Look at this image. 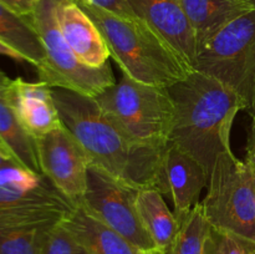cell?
Instances as JSON below:
<instances>
[{
  "label": "cell",
  "mask_w": 255,
  "mask_h": 254,
  "mask_svg": "<svg viewBox=\"0 0 255 254\" xmlns=\"http://www.w3.org/2000/svg\"><path fill=\"white\" fill-rule=\"evenodd\" d=\"M61 124L76 137L91 163L134 189L162 193L161 163L166 146L133 139L106 116L94 97L52 87Z\"/></svg>",
  "instance_id": "6da1fadb"
},
{
  "label": "cell",
  "mask_w": 255,
  "mask_h": 254,
  "mask_svg": "<svg viewBox=\"0 0 255 254\" xmlns=\"http://www.w3.org/2000/svg\"><path fill=\"white\" fill-rule=\"evenodd\" d=\"M167 90L173 104L169 142L197 159L209 176L217 158L232 151V127L246 104L223 82L196 70Z\"/></svg>",
  "instance_id": "7a4b0ae2"
},
{
  "label": "cell",
  "mask_w": 255,
  "mask_h": 254,
  "mask_svg": "<svg viewBox=\"0 0 255 254\" xmlns=\"http://www.w3.org/2000/svg\"><path fill=\"white\" fill-rule=\"evenodd\" d=\"M75 1L100 30L122 74L143 84L168 87L193 71L173 47L139 17L114 14L84 0Z\"/></svg>",
  "instance_id": "3957f363"
},
{
  "label": "cell",
  "mask_w": 255,
  "mask_h": 254,
  "mask_svg": "<svg viewBox=\"0 0 255 254\" xmlns=\"http://www.w3.org/2000/svg\"><path fill=\"white\" fill-rule=\"evenodd\" d=\"M106 116L133 139L166 146L173 122L167 87L153 86L122 74L121 80L94 97Z\"/></svg>",
  "instance_id": "277c9868"
},
{
  "label": "cell",
  "mask_w": 255,
  "mask_h": 254,
  "mask_svg": "<svg viewBox=\"0 0 255 254\" xmlns=\"http://www.w3.org/2000/svg\"><path fill=\"white\" fill-rule=\"evenodd\" d=\"M59 2L60 0H35L30 15L45 52L44 64L36 70L39 80L50 87L96 97L116 84L115 75L110 62L94 69L77 59L57 22Z\"/></svg>",
  "instance_id": "5b68a950"
},
{
  "label": "cell",
  "mask_w": 255,
  "mask_h": 254,
  "mask_svg": "<svg viewBox=\"0 0 255 254\" xmlns=\"http://www.w3.org/2000/svg\"><path fill=\"white\" fill-rule=\"evenodd\" d=\"M193 70L236 91L251 115L255 109V9L218 30L199 49Z\"/></svg>",
  "instance_id": "8992f818"
},
{
  "label": "cell",
  "mask_w": 255,
  "mask_h": 254,
  "mask_svg": "<svg viewBox=\"0 0 255 254\" xmlns=\"http://www.w3.org/2000/svg\"><path fill=\"white\" fill-rule=\"evenodd\" d=\"M202 201L212 228L255 242V169L232 151L217 158Z\"/></svg>",
  "instance_id": "52a82bcc"
},
{
  "label": "cell",
  "mask_w": 255,
  "mask_h": 254,
  "mask_svg": "<svg viewBox=\"0 0 255 254\" xmlns=\"http://www.w3.org/2000/svg\"><path fill=\"white\" fill-rule=\"evenodd\" d=\"M137 191L91 164L87 173L86 191L77 206L84 207L138 251L156 248L137 212Z\"/></svg>",
  "instance_id": "ba28073f"
},
{
  "label": "cell",
  "mask_w": 255,
  "mask_h": 254,
  "mask_svg": "<svg viewBox=\"0 0 255 254\" xmlns=\"http://www.w3.org/2000/svg\"><path fill=\"white\" fill-rule=\"evenodd\" d=\"M36 148L42 176L72 204H80L92 163L76 137L62 125L36 138Z\"/></svg>",
  "instance_id": "9c48e42d"
},
{
  "label": "cell",
  "mask_w": 255,
  "mask_h": 254,
  "mask_svg": "<svg viewBox=\"0 0 255 254\" xmlns=\"http://www.w3.org/2000/svg\"><path fill=\"white\" fill-rule=\"evenodd\" d=\"M209 176L197 159L168 142L163 149L161 163L162 194H167L173 203V213L178 223L199 203Z\"/></svg>",
  "instance_id": "30bf717a"
},
{
  "label": "cell",
  "mask_w": 255,
  "mask_h": 254,
  "mask_svg": "<svg viewBox=\"0 0 255 254\" xmlns=\"http://www.w3.org/2000/svg\"><path fill=\"white\" fill-rule=\"evenodd\" d=\"M127 2L133 14L161 35L193 70L198 49L181 0H127Z\"/></svg>",
  "instance_id": "8fae6325"
},
{
  "label": "cell",
  "mask_w": 255,
  "mask_h": 254,
  "mask_svg": "<svg viewBox=\"0 0 255 254\" xmlns=\"http://www.w3.org/2000/svg\"><path fill=\"white\" fill-rule=\"evenodd\" d=\"M5 94L21 124L35 138L62 126L49 85L17 77L5 86Z\"/></svg>",
  "instance_id": "7c38bea8"
},
{
  "label": "cell",
  "mask_w": 255,
  "mask_h": 254,
  "mask_svg": "<svg viewBox=\"0 0 255 254\" xmlns=\"http://www.w3.org/2000/svg\"><path fill=\"white\" fill-rule=\"evenodd\" d=\"M57 22L64 39L82 64L97 69L109 62L111 54L104 36L75 0H60Z\"/></svg>",
  "instance_id": "4fadbf2b"
},
{
  "label": "cell",
  "mask_w": 255,
  "mask_h": 254,
  "mask_svg": "<svg viewBox=\"0 0 255 254\" xmlns=\"http://www.w3.org/2000/svg\"><path fill=\"white\" fill-rule=\"evenodd\" d=\"M61 223L90 254H137L138 252L121 234L95 218L82 206H75Z\"/></svg>",
  "instance_id": "5bb4252c"
},
{
  "label": "cell",
  "mask_w": 255,
  "mask_h": 254,
  "mask_svg": "<svg viewBox=\"0 0 255 254\" xmlns=\"http://www.w3.org/2000/svg\"><path fill=\"white\" fill-rule=\"evenodd\" d=\"M181 4L193 29L198 51L224 25L255 9L253 0H181Z\"/></svg>",
  "instance_id": "9a60e30c"
},
{
  "label": "cell",
  "mask_w": 255,
  "mask_h": 254,
  "mask_svg": "<svg viewBox=\"0 0 255 254\" xmlns=\"http://www.w3.org/2000/svg\"><path fill=\"white\" fill-rule=\"evenodd\" d=\"M136 208L156 248L169 254L179 223L164 202L163 194L157 189H138L136 193Z\"/></svg>",
  "instance_id": "2e32d148"
},
{
  "label": "cell",
  "mask_w": 255,
  "mask_h": 254,
  "mask_svg": "<svg viewBox=\"0 0 255 254\" xmlns=\"http://www.w3.org/2000/svg\"><path fill=\"white\" fill-rule=\"evenodd\" d=\"M0 142L17 163L42 176L36 138L30 134L17 117L5 94V86L0 87Z\"/></svg>",
  "instance_id": "e0dca14e"
},
{
  "label": "cell",
  "mask_w": 255,
  "mask_h": 254,
  "mask_svg": "<svg viewBox=\"0 0 255 254\" xmlns=\"http://www.w3.org/2000/svg\"><path fill=\"white\" fill-rule=\"evenodd\" d=\"M0 40L16 50L25 62L39 69L45 60V52L31 17L10 9L0 1Z\"/></svg>",
  "instance_id": "ac0fdd59"
},
{
  "label": "cell",
  "mask_w": 255,
  "mask_h": 254,
  "mask_svg": "<svg viewBox=\"0 0 255 254\" xmlns=\"http://www.w3.org/2000/svg\"><path fill=\"white\" fill-rule=\"evenodd\" d=\"M25 207H52L71 211L75 204L65 198L49 179L34 189H20L0 184V213Z\"/></svg>",
  "instance_id": "d6986e66"
},
{
  "label": "cell",
  "mask_w": 255,
  "mask_h": 254,
  "mask_svg": "<svg viewBox=\"0 0 255 254\" xmlns=\"http://www.w3.org/2000/svg\"><path fill=\"white\" fill-rule=\"evenodd\" d=\"M212 226L199 202L181 222L169 254H208Z\"/></svg>",
  "instance_id": "ffe728a7"
},
{
  "label": "cell",
  "mask_w": 255,
  "mask_h": 254,
  "mask_svg": "<svg viewBox=\"0 0 255 254\" xmlns=\"http://www.w3.org/2000/svg\"><path fill=\"white\" fill-rule=\"evenodd\" d=\"M52 227L21 226L0 228V254H39L45 233Z\"/></svg>",
  "instance_id": "44dd1931"
},
{
  "label": "cell",
  "mask_w": 255,
  "mask_h": 254,
  "mask_svg": "<svg viewBox=\"0 0 255 254\" xmlns=\"http://www.w3.org/2000/svg\"><path fill=\"white\" fill-rule=\"evenodd\" d=\"M39 254H90L87 249L67 231L62 223H57L45 233Z\"/></svg>",
  "instance_id": "7402d4cb"
},
{
  "label": "cell",
  "mask_w": 255,
  "mask_h": 254,
  "mask_svg": "<svg viewBox=\"0 0 255 254\" xmlns=\"http://www.w3.org/2000/svg\"><path fill=\"white\" fill-rule=\"evenodd\" d=\"M208 254H255V242L231 232L212 228Z\"/></svg>",
  "instance_id": "603a6c76"
},
{
  "label": "cell",
  "mask_w": 255,
  "mask_h": 254,
  "mask_svg": "<svg viewBox=\"0 0 255 254\" xmlns=\"http://www.w3.org/2000/svg\"><path fill=\"white\" fill-rule=\"evenodd\" d=\"M84 1H89L102 9L109 10L114 14L122 15V16H136L129 7L127 0H84Z\"/></svg>",
  "instance_id": "cb8c5ba5"
},
{
  "label": "cell",
  "mask_w": 255,
  "mask_h": 254,
  "mask_svg": "<svg viewBox=\"0 0 255 254\" xmlns=\"http://www.w3.org/2000/svg\"><path fill=\"white\" fill-rule=\"evenodd\" d=\"M0 1L4 2L10 9L19 12V14L25 15V16H30L35 0H0Z\"/></svg>",
  "instance_id": "d4e9b609"
},
{
  "label": "cell",
  "mask_w": 255,
  "mask_h": 254,
  "mask_svg": "<svg viewBox=\"0 0 255 254\" xmlns=\"http://www.w3.org/2000/svg\"><path fill=\"white\" fill-rule=\"evenodd\" d=\"M252 116V127L251 133H249L248 144H247V161H253L255 159V109L251 114Z\"/></svg>",
  "instance_id": "484cf974"
},
{
  "label": "cell",
  "mask_w": 255,
  "mask_h": 254,
  "mask_svg": "<svg viewBox=\"0 0 255 254\" xmlns=\"http://www.w3.org/2000/svg\"><path fill=\"white\" fill-rule=\"evenodd\" d=\"M0 55L10 57V59L15 60V61H21V62L25 61L24 57H22L16 50L12 49L11 46H9V45H7L6 42L2 41V40H0Z\"/></svg>",
  "instance_id": "4316f807"
},
{
  "label": "cell",
  "mask_w": 255,
  "mask_h": 254,
  "mask_svg": "<svg viewBox=\"0 0 255 254\" xmlns=\"http://www.w3.org/2000/svg\"><path fill=\"white\" fill-rule=\"evenodd\" d=\"M137 254H168L166 252L161 251L158 248H152V249H143V251H138Z\"/></svg>",
  "instance_id": "83f0119b"
},
{
  "label": "cell",
  "mask_w": 255,
  "mask_h": 254,
  "mask_svg": "<svg viewBox=\"0 0 255 254\" xmlns=\"http://www.w3.org/2000/svg\"><path fill=\"white\" fill-rule=\"evenodd\" d=\"M10 82V79L7 77L6 74H4L2 71H0V87H4L6 86L7 84Z\"/></svg>",
  "instance_id": "f1b7e54d"
},
{
  "label": "cell",
  "mask_w": 255,
  "mask_h": 254,
  "mask_svg": "<svg viewBox=\"0 0 255 254\" xmlns=\"http://www.w3.org/2000/svg\"><path fill=\"white\" fill-rule=\"evenodd\" d=\"M0 153L5 154V156H9V157H11V154H10L9 152L6 151V148H5V147L2 146V144H1V142H0ZM11 158H12V157H11Z\"/></svg>",
  "instance_id": "f546056e"
},
{
  "label": "cell",
  "mask_w": 255,
  "mask_h": 254,
  "mask_svg": "<svg viewBox=\"0 0 255 254\" xmlns=\"http://www.w3.org/2000/svg\"><path fill=\"white\" fill-rule=\"evenodd\" d=\"M246 161H247V159H246ZM249 162V163H251V164H253V166L255 167V159H253V161H248Z\"/></svg>",
  "instance_id": "4dcf8cb0"
},
{
  "label": "cell",
  "mask_w": 255,
  "mask_h": 254,
  "mask_svg": "<svg viewBox=\"0 0 255 254\" xmlns=\"http://www.w3.org/2000/svg\"><path fill=\"white\" fill-rule=\"evenodd\" d=\"M252 166H253V164H252ZM254 167V166H253ZM254 169H255V167H254Z\"/></svg>",
  "instance_id": "1f68e13d"
},
{
  "label": "cell",
  "mask_w": 255,
  "mask_h": 254,
  "mask_svg": "<svg viewBox=\"0 0 255 254\" xmlns=\"http://www.w3.org/2000/svg\"><path fill=\"white\" fill-rule=\"evenodd\" d=\"M253 1H254V4H255V0H253Z\"/></svg>",
  "instance_id": "d6a6232c"
}]
</instances>
